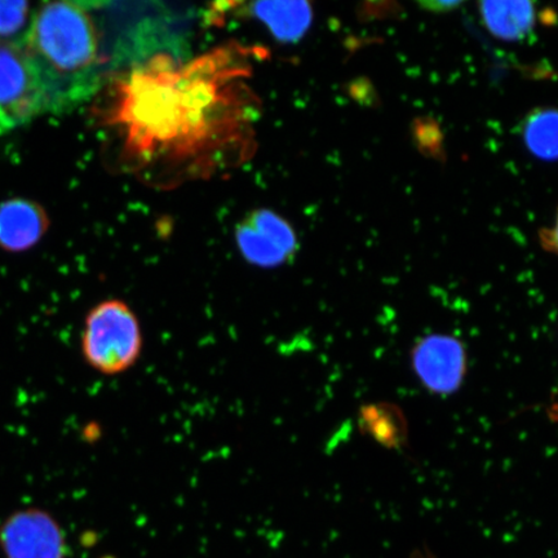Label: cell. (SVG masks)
Masks as SVG:
<instances>
[{
	"instance_id": "11",
	"label": "cell",
	"mask_w": 558,
	"mask_h": 558,
	"mask_svg": "<svg viewBox=\"0 0 558 558\" xmlns=\"http://www.w3.org/2000/svg\"><path fill=\"white\" fill-rule=\"evenodd\" d=\"M361 425L376 441L388 448H400L408 436L407 422L392 404H369L361 411Z\"/></svg>"
},
{
	"instance_id": "13",
	"label": "cell",
	"mask_w": 558,
	"mask_h": 558,
	"mask_svg": "<svg viewBox=\"0 0 558 558\" xmlns=\"http://www.w3.org/2000/svg\"><path fill=\"white\" fill-rule=\"evenodd\" d=\"M539 241L544 250L558 255V211L554 225L541 230Z\"/></svg>"
},
{
	"instance_id": "5",
	"label": "cell",
	"mask_w": 558,
	"mask_h": 558,
	"mask_svg": "<svg viewBox=\"0 0 558 558\" xmlns=\"http://www.w3.org/2000/svg\"><path fill=\"white\" fill-rule=\"evenodd\" d=\"M7 558H64L65 538L58 522L38 508L10 515L0 529Z\"/></svg>"
},
{
	"instance_id": "12",
	"label": "cell",
	"mask_w": 558,
	"mask_h": 558,
	"mask_svg": "<svg viewBox=\"0 0 558 558\" xmlns=\"http://www.w3.org/2000/svg\"><path fill=\"white\" fill-rule=\"evenodd\" d=\"M32 11L26 2H0V40L11 41L27 32L32 23Z\"/></svg>"
},
{
	"instance_id": "10",
	"label": "cell",
	"mask_w": 558,
	"mask_h": 558,
	"mask_svg": "<svg viewBox=\"0 0 558 558\" xmlns=\"http://www.w3.org/2000/svg\"><path fill=\"white\" fill-rule=\"evenodd\" d=\"M522 138L530 155L546 162L558 160V109L530 111L522 123Z\"/></svg>"
},
{
	"instance_id": "1",
	"label": "cell",
	"mask_w": 558,
	"mask_h": 558,
	"mask_svg": "<svg viewBox=\"0 0 558 558\" xmlns=\"http://www.w3.org/2000/svg\"><path fill=\"white\" fill-rule=\"evenodd\" d=\"M257 53L232 41L195 58L159 53L111 75L94 114L116 169L169 191L247 163L262 109L250 85Z\"/></svg>"
},
{
	"instance_id": "7",
	"label": "cell",
	"mask_w": 558,
	"mask_h": 558,
	"mask_svg": "<svg viewBox=\"0 0 558 558\" xmlns=\"http://www.w3.org/2000/svg\"><path fill=\"white\" fill-rule=\"evenodd\" d=\"M50 220L37 202L12 198L0 205V248L23 253L47 233Z\"/></svg>"
},
{
	"instance_id": "9",
	"label": "cell",
	"mask_w": 558,
	"mask_h": 558,
	"mask_svg": "<svg viewBox=\"0 0 558 558\" xmlns=\"http://www.w3.org/2000/svg\"><path fill=\"white\" fill-rule=\"evenodd\" d=\"M250 13L281 41H296L312 24L311 4L306 2H264L250 5Z\"/></svg>"
},
{
	"instance_id": "3",
	"label": "cell",
	"mask_w": 558,
	"mask_h": 558,
	"mask_svg": "<svg viewBox=\"0 0 558 558\" xmlns=\"http://www.w3.org/2000/svg\"><path fill=\"white\" fill-rule=\"evenodd\" d=\"M50 110L44 81L23 45L0 40V135Z\"/></svg>"
},
{
	"instance_id": "2",
	"label": "cell",
	"mask_w": 558,
	"mask_h": 558,
	"mask_svg": "<svg viewBox=\"0 0 558 558\" xmlns=\"http://www.w3.org/2000/svg\"><path fill=\"white\" fill-rule=\"evenodd\" d=\"M143 343L138 318L121 300H105L87 314L82 352L97 373L117 375L128 372L142 355Z\"/></svg>"
},
{
	"instance_id": "6",
	"label": "cell",
	"mask_w": 558,
	"mask_h": 558,
	"mask_svg": "<svg viewBox=\"0 0 558 558\" xmlns=\"http://www.w3.org/2000/svg\"><path fill=\"white\" fill-rule=\"evenodd\" d=\"M411 362L418 380L432 393L450 395L462 386L466 369L465 348L450 335H429L417 341Z\"/></svg>"
},
{
	"instance_id": "8",
	"label": "cell",
	"mask_w": 558,
	"mask_h": 558,
	"mask_svg": "<svg viewBox=\"0 0 558 558\" xmlns=\"http://www.w3.org/2000/svg\"><path fill=\"white\" fill-rule=\"evenodd\" d=\"M478 7L487 32L505 41L527 38L539 19L533 2H483Z\"/></svg>"
},
{
	"instance_id": "4",
	"label": "cell",
	"mask_w": 558,
	"mask_h": 558,
	"mask_svg": "<svg viewBox=\"0 0 558 558\" xmlns=\"http://www.w3.org/2000/svg\"><path fill=\"white\" fill-rule=\"evenodd\" d=\"M244 259L260 268H277L295 256L298 239L288 221L270 209H255L236 227Z\"/></svg>"
},
{
	"instance_id": "14",
	"label": "cell",
	"mask_w": 558,
	"mask_h": 558,
	"mask_svg": "<svg viewBox=\"0 0 558 558\" xmlns=\"http://www.w3.org/2000/svg\"><path fill=\"white\" fill-rule=\"evenodd\" d=\"M462 4L460 2H421L418 5L422 7L424 11L434 12V13H446L457 10L458 7Z\"/></svg>"
}]
</instances>
